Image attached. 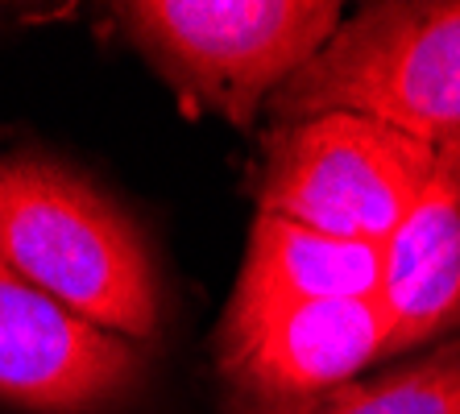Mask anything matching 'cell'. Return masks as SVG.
Here are the masks:
<instances>
[{"label": "cell", "mask_w": 460, "mask_h": 414, "mask_svg": "<svg viewBox=\"0 0 460 414\" xmlns=\"http://www.w3.org/2000/svg\"><path fill=\"white\" fill-rule=\"evenodd\" d=\"M0 261L100 331L128 344L158 331V274L141 233L58 162L0 158Z\"/></svg>", "instance_id": "1"}, {"label": "cell", "mask_w": 460, "mask_h": 414, "mask_svg": "<svg viewBox=\"0 0 460 414\" xmlns=\"http://www.w3.org/2000/svg\"><path fill=\"white\" fill-rule=\"evenodd\" d=\"M279 125L353 112L460 154V0L369 4L270 100Z\"/></svg>", "instance_id": "2"}, {"label": "cell", "mask_w": 460, "mask_h": 414, "mask_svg": "<svg viewBox=\"0 0 460 414\" xmlns=\"http://www.w3.org/2000/svg\"><path fill=\"white\" fill-rule=\"evenodd\" d=\"M112 13L187 104L241 128L341 30L332 0H128Z\"/></svg>", "instance_id": "3"}, {"label": "cell", "mask_w": 460, "mask_h": 414, "mask_svg": "<svg viewBox=\"0 0 460 414\" xmlns=\"http://www.w3.org/2000/svg\"><path fill=\"white\" fill-rule=\"evenodd\" d=\"M436 154L353 112L282 125L257 174V212L385 249L423 195Z\"/></svg>", "instance_id": "4"}, {"label": "cell", "mask_w": 460, "mask_h": 414, "mask_svg": "<svg viewBox=\"0 0 460 414\" xmlns=\"http://www.w3.org/2000/svg\"><path fill=\"white\" fill-rule=\"evenodd\" d=\"M220 373L249 414H299L349 385L385 348V311L374 298L307 303L245 328H220Z\"/></svg>", "instance_id": "5"}, {"label": "cell", "mask_w": 460, "mask_h": 414, "mask_svg": "<svg viewBox=\"0 0 460 414\" xmlns=\"http://www.w3.org/2000/svg\"><path fill=\"white\" fill-rule=\"evenodd\" d=\"M146 373L137 344L58 307L0 261V398L46 414H92Z\"/></svg>", "instance_id": "6"}, {"label": "cell", "mask_w": 460, "mask_h": 414, "mask_svg": "<svg viewBox=\"0 0 460 414\" xmlns=\"http://www.w3.org/2000/svg\"><path fill=\"white\" fill-rule=\"evenodd\" d=\"M382 357L460 328V154H436L423 195L382 249Z\"/></svg>", "instance_id": "7"}, {"label": "cell", "mask_w": 460, "mask_h": 414, "mask_svg": "<svg viewBox=\"0 0 460 414\" xmlns=\"http://www.w3.org/2000/svg\"><path fill=\"white\" fill-rule=\"evenodd\" d=\"M385 253L377 244L328 236L287 216L257 212L249 228V253L220 328H245L307 303L374 298L382 286Z\"/></svg>", "instance_id": "8"}, {"label": "cell", "mask_w": 460, "mask_h": 414, "mask_svg": "<svg viewBox=\"0 0 460 414\" xmlns=\"http://www.w3.org/2000/svg\"><path fill=\"white\" fill-rule=\"evenodd\" d=\"M299 414H460V344L377 382H349Z\"/></svg>", "instance_id": "9"}]
</instances>
